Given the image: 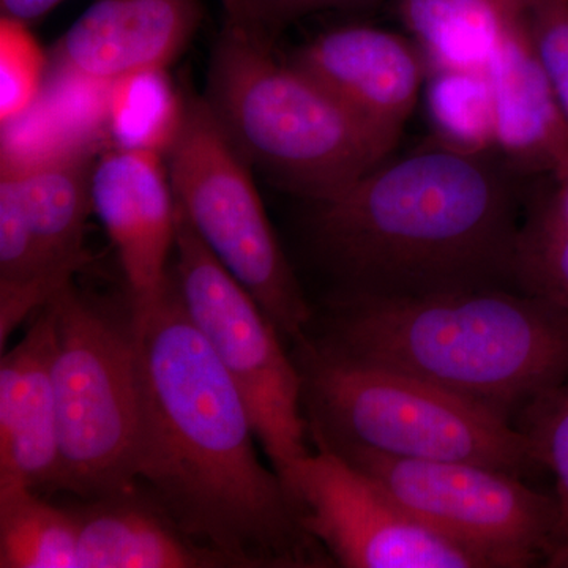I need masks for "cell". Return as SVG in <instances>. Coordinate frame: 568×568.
I'll return each instance as SVG.
<instances>
[{"label": "cell", "instance_id": "cell-1", "mask_svg": "<svg viewBox=\"0 0 568 568\" xmlns=\"http://www.w3.org/2000/svg\"><path fill=\"white\" fill-rule=\"evenodd\" d=\"M138 338L134 484L239 568L325 566L282 477L261 462L244 396L186 315L173 272Z\"/></svg>", "mask_w": 568, "mask_h": 568}, {"label": "cell", "instance_id": "cell-2", "mask_svg": "<svg viewBox=\"0 0 568 568\" xmlns=\"http://www.w3.org/2000/svg\"><path fill=\"white\" fill-rule=\"evenodd\" d=\"M515 178L496 152L435 141L313 204L310 241L335 295L518 287L526 200Z\"/></svg>", "mask_w": 568, "mask_h": 568}, {"label": "cell", "instance_id": "cell-3", "mask_svg": "<svg viewBox=\"0 0 568 568\" xmlns=\"http://www.w3.org/2000/svg\"><path fill=\"white\" fill-rule=\"evenodd\" d=\"M308 336L331 353L417 377L511 424L568 381L567 313L519 287L334 295Z\"/></svg>", "mask_w": 568, "mask_h": 568}, {"label": "cell", "instance_id": "cell-4", "mask_svg": "<svg viewBox=\"0 0 568 568\" xmlns=\"http://www.w3.org/2000/svg\"><path fill=\"white\" fill-rule=\"evenodd\" d=\"M205 100L250 166L312 204L342 193L398 145L280 59L272 37L230 24L213 48Z\"/></svg>", "mask_w": 568, "mask_h": 568}, {"label": "cell", "instance_id": "cell-5", "mask_svg": "<svg viewBox=\"0 0 568 568\" xmlns=\"http://www.w3.org/2000/svg\"><path fill=\"white\" fill-rule=\"evenodd\" d=\"M294 347L306 428L317 450L476 463L523 478L540 469L525 433L487 407L331 353L310 336Z\"/></svg>", "mask_w": 568, "mask_h": 568}, {"label": "cell", "instance_id": "cell-6", "mask_svg": "<svg viewBox=\"0 0 568 568\" xmlns=\"http://www.w3.org/2000/svg\"><path fill=\"white\" fill-rule=\"evenodd\" d=\"M48 305L55 323L59 491L93 499L132 488L140 418V338L132 312L115 316L82 297L73 283Z\"/></svg>", "mask_w": 568, "mask_h": 568}, {"label": "cell", "instance_id": "cell-7", "mask_svg": "<svg viewBox=\"0 0 568 568\" xmlns=\"http://www.w3.org/2000/svg\"><path fill=\"white\" fill-rule=\"evenodd\" d=\"M168 173L175 204L220 261L297 345L315 315L254 186L252 166L205 99L185 102Z\"/></svg>", "mask_w": 568, "mask_h": 568}, {"label": "cell", "instance_id": "cell-8", "mask_svg": "<svg viewBox=\"0 0 568 568\" xmlns=\"http://www.w3.org/2000/svg\"><path fill=\"white\" fill-rule=\"evenodd\" d=\"M178 209L173 272L186 315L244 396L257 440L282 477L312 452L294 355L256 298L203 244Z\"/></svg>", "mask_w": 568, "mask_h": 568}, {"label": "cell", "instance_id": "cell-9", "mask_svg": "<svg viewBox=\"0 0 568 568\" xmlns=\"http://www.w3.org/2000/svg\"><path fill=\"white\" fill-rule=\"evenodd\" d=\"M338 457L375 478L418 521L469 549L488 568L530 567L555 551V496L530 488L523 477L466 462L362 450Z\"/></svg>", "mask_w": 568, "mask_h": 568}, {"label": "cell", "instance_id": "cell-10", "mask_svg": "<svg viewBox=\"0 0 568 568\" xmlns=\"http://www.w3.org/2000/svg\"><path fill=\"white\" fill-rule=\"evenodd\" d=\"M93 153L0 174V346L88 263Z\"/></svg>", "mask_w": 568, "mask_h": 568}, {"label": "cell", "instance_id": "cell-11", "mask_svg": "<svg viewBox=\"0 0 568 568\" xmlns=\"http://www.w3.org/2000/svg\"><path fill=\"white\" fill-rule=\"evenodd\" d=\"M282 480L302 528L345 568H488L429 529L390 493L327 450L313 448Z\"/></svg>", "mask_w": 568, "mask_h": 568}, {"label": "cell", "instance_id": "cell-12", "mask_svg": "<svg viewBox=\"0 0 568 568\" xmlns=\"http://www.w3.org/2000/svg\"><path fill=\"white\" fill-rule=\"evenodd\" d=\"M163 156L108 145L92 168V212L118 252L136 335L162 298L175 246L178 209Z\"/></svg>", "mask_w": 568, "mask_h": 568}, {"label": "cell", "instance_id": "cell-13", "mask_svg": "<svg viewBox=\"0 0 568 568\" xmlns=\"http://www.w3.org/2000/svg\"><path fill=\"white\" fill-rule=\"evenodd\" d=\"M291 61L395 144L429 71L416 41L369 26H346L321 33Z\"/></svg>", "mask_w": 568, "mask_h": 568}, {"label": "cell", "instance_id": "cell-14", "mask_svg": "<svg viewBox=\"0 0 568 568\" xmlns=\"http://www.w3.org/2000/svg\"><path fill=\"white\" fill-rule=\"evenodd\" d=\"M200 21V0H95L55 43L51 67L103 84L166 70Z\"/></svg>", "mask_w": 568, "mask_h": 568}, {"label": "cell", "instance_id": "cell-15", "mask_svg": "<svg viewBox=\"0 0 568 568\" xmlns=\"http://www.w3.org/2000/svg\"><path fill=\"white\" fill-rule=\"evenodd\" d=\"M54 351V313L44 305L21 342L0 361V488L59 491Z\"/></svg>", "mask_w": 568, "mask_h": 568}, {"label": "cell", "instance_id": "cell-16", "mask_svg": "<svg viewBox=\"0 0 568 568\" xmlns=\"http://www.w3.org/2000/svg\"><path fill=\"white\" fill-rule=\"evenodd\" d=\"M496 153L517 174H556L568 163V121L538 59L529 14L487 65Z\"/></svg>", "mask_w": 568, "mask_h": 568}, {"label": "cell", "instance_id": "cell-17", "mask_svg": "<svg viewBox=\"0 0 568 568\" xmlns=\"http://www.w3.org/2000/svg\"><path fill=\"white\" fill-rule=\"evenodd\" d=\"M71 508L81 568H239L186 536L136 484Z\"/></svg>", "mask_w": 568, "mask_h": 568}, {"label": "cell", "instance_id": "cell-18", "mask_svg": "<svg viewBox=\"0 0 568 568\" xmlns=\"http://www.w3.org/2000/svg\"><path fill=\"white\" fill-rule=\"evenodd\" d=\"M532 0H396L428 70H485ZM428 71V73H429Z\"/></svg>", "mask_w": 568, "mask_h": 568}, {"label": "cell", "instance_id": "cell-19", "mask_svg": "<svg viewBox=\"0 0 568 568\" xmlns=\"http://www.w3.org/2000/svg\"><path fill=\"white\" fill-rule=\"evenodd\" d=\"M0 568H81L73 508L31 488H0Z\"/></svg>", "mask_w": 568, "mask_h": 568}, {"label": "cell", "instance_id": "cell-20", "mask_svg": "<svg viewBox=\"0 0 568 568\" xmlns=\"http://www.w3.org/2000/svg\"><path fill=\"white\" fill-rule=\"evenodd\" d=\"M185 102L166 70L144 71L111 82L106 132L111 145L166 155L181 126Z\"/></svg>", "mask_w": 568, "mask_h": 568}, {"label": "cell", "instance_id": "cell-21", "mask_svg": "<svg viewBox=\"0 0 568 568\" xmlns=\"http://www.w3.org/2000/svg\"><path fill=\"white\" fill-rule=\"evenodd\" d=\"M425 99L436 142L455 151L496 152L495 102L487 70H432Z\"/></svg>", "mask_w": 568, "mask_h": 568}, {"label": "cell", "instance_id": "cell-22", "mask_svg": "<svg viewBox=\"0 0 568 568\" xmlns=\"http://www.w3.org/2000/svg\"><path fill=\"white\" fill-rule=\"evenodd\" d=\"M517 286L547 298L568 315V215L551 192L534 193L526 201Z\"/></svg>", "mask_w": 568, "mask_h": 568}, {"label": "cell", "instance_id": "cell-23", "mask_svg": "<svg viewBox=\"0 0 568 568\" xmlns=\"http://www.w3.org/2000/svg\"><path fill=\"white\" fill-rule=\"evenodd\" d=\"M515 425L528 437L538 467L555 478L558 528L552 556L568 547V381L526 407Z\"/></svg>", "mask_w": 568, "mask_h": 568}, {"label": "cell", "instance_id": "cell-24", "mask_svg": "<svg viewBox=\"0 0 568 568\" xmlns=\"http://www.w3.org/2000/svg\"><path fill=\"white\" fill-rule=\"evenodd\" d=\"M48 71L47 55L29 24L0 18V122L18 118L36 103Z\"/></svg>", "mask_w": 568, "mask_h": 568}, {"label": "cell", "instance_id": "cell-25", "mask_svg": "<svg viewBox=\"0 0 568 568\" xmlns=\"http://www.w3.org/2000/svg\"><path fill=\"white\" fill-rule=\"evenodd\" d=\"M529 29L538 59L568 121V0H532Z\"/></svg>", "mask_w": 568, "mask_h": 568}, {"label": "cell", "instance_id": "cell-26", "mask_svg": "<svg viewBox=\"0 0 568 568\" xmlns=\"http://www.w3.org/2000/svg\"><path fill=\"white\" fill-rule=\"evenodd\" d=\"M257 28L274 36L287 22L304 18L317 11L349 9L364 6L373 0H252Z\"/></svg>", "mask_w": 568, "mask_h": 568}, {"label": "cell", "instance_id": "cell-27", "mask_svg": "<svg viewBox=\"0 0 568 568\" xmlns=\"http://www.w3.org/2000/svg\"><path fill=\"white\" fill-rule=\"evenodd\" d=\"M62 2L63 0H0V11L2 17L31 26Z\"/></svg>", "mask_w": 568, "mask_h": 568}, {"label": "cell", "instance_id": "cell-28", "mask_svg": "<svg viewBox=\"0 0 568 568\" xmlns=\"http://www.w3.org/2000/svg\"><path fill=\"white\" fill-rule=\"evenodd\" d=\"M220 3L226 14V24L242 31L263 32L254 20L252 0H220Z\"/></svg>", "mask_w": 568, "mask_h": 568}, {"label": "cell", "instance_id": "cell-29", "mask_svg": "<svg viewBox=\"0 0 568 568\" xmlns=\"http://www.w3.org/2000/svg\"><path fill=\"white\" fill-rule=\"evenodd\" d=\"M556 186L551 190L556 203L568 215V163L555 175Z\"/></svg>", "mask_w": 568, "mask_h": 568}, {"label": "cell", "instance_id": "cell-30", "mask_svg": "<svg viewBox=\"0 0 568 568\" xmlns=\"http://www.w3.org/2000/svg\"><path fill=\"white\" fill-rule=\"evenodd\" d=\"M548 567L568 568V547L555 552V555L548 559Z\"/></svg>", "mask_w": 568, "mask_h": 568}]
</instances>
